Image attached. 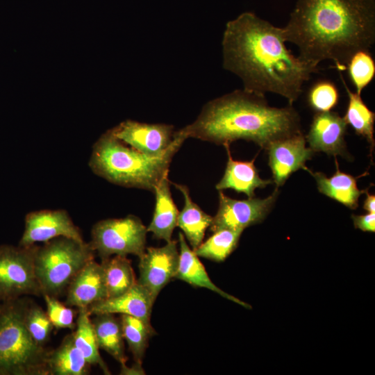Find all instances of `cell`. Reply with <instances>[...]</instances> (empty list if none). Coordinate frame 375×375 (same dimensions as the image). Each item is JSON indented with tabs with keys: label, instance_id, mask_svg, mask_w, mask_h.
I'll return each instance as SVG.
<instances>
[{
	"label": "cell",
	"instance_id": "obj_1",
	"mask_svg": "<svg viewBox=\"0 0 375 375\" xmlns=\"http://www.w3.org/2000/svg\"><path fill=\"white\" fill-rule=\"evenodd\" d=\"M283 28L251 12L229 21L223 34V67L238 76L244 90L286 98L292 105L317 66L295 56L285 45Z\"/></svg>",
	"mask_w": 375,
	"mask_h": 375
},
{
	"label": "cell",
	"instance_id": "obj_2",
	"mask_svg": "<svg viewBox=\"0 0 375 375\" xmlns=\"http://www.w3.org/2000/svg\"><path fill=\"white\" fill-rule=\"evenodd\" d=\"M283 31L303 61L317 66L330 60L344 70L375 42V0H297Z\"/></svg>",
	"mask_w": 375,
	"mask_h": 375
},
{
	"label": "cell",
	"instance_id": "obj_3",
	"mask_svg": "<svg viewBox=\"0 0 375 375\" xmlns=\"http://www.w3.org/2000/svg\"><path fill=\"white\" fill-rule=\"evenodd\" d=\"M301 132L299 117L290 105L274 108L265 96L238 90L207 103L197 119L174 134L217 144L242 139L267 149L272 142Z\"/></svg>",
	"mask_w": 375,
	"mask_h": 375
},
{
	"label": "cell",
	"instance_id": "obj_4",
	"mask_svg": "<svg viewBox=\"0 0 375 375\" xmlns=\"http://www.w3.org/2000/svg\"><path fill=\"white\" fill-rule=\"evenodd\" d=\"M174 139L167 153L153 157L126 144L109 130L93 145L89 166L96 175L112 183L153 192L167 176L172 159L184 142L174 134Z\"/></svg>",
	"mask_w": 375,
	"mask_h": 375
},
{
	"label": "cell",
	"instance_id": "obj_5",
	"mask_svg": "<svg viewBox=\"0 0 375 375\" xmlns=\"http://www.w3.org/2000/svg\"><path fill=\"white\" fill-rule=\"evenodd\" d=\"M28 299L0 303V375H49L50 349L38 344L25 326Z\"/></svg>",
	"mask_w": 375,
	"mask_h": 375
},
{
	"label": "cell",
	"instance_id": "obj_6",
	"mask_svg": "<svg viewBox=\"0 0 375 375\" xmlns=\"http://www.w3.org/2000/svg\"><path fill=\"white\" fill-rule=\"evenodd\" d=\"M95 252L89 242L58 237L38 246L34 257L35 273L42 296L58 299L66 294L72 280Z\"/></svg>",
	"mask_w": 375,
	"mask_h": 375
},
{
	"label": "cell",
	"instance_id": "obj_7",
	"mask_svg": "<svg viewBox=\"0 0 375 375\" xmlns=\"http://www.w3.org/2000/svg\"><path fill=\"white\" fill-rule=\"evenodd\" d=\"M147 229L138 217L106 219L95 223L89 242L101 260L128 254L141 256L146 249Z\"/></svg>",
	"mask_w": 375,
	"mask_h": 375
},
{
	"label": "cell",
	"instance_id": "obj_8",
	"mask_svg": "<svg viewBox=\"0 0 375 375\" xmlns=\"http://www.w3.org/2000/svg\"><path fill=\"white\" fill-rule=\"evenodd\" d=\"M37 247L0 245V303L42 295L34 267Z\"/></svg>",
	"mask_w": 375,
	"mask_h": 375
},
{
	"label": "cell",
	"instance_id": "obj_9",
	"mask_svg": "<svg viewBox=\"0 0 375 375\" xmlns=\"http://www.w3.org/2000/svg\"><path fill=\"white\" fill-rule=\"evenodd\" d=\"M278 194L275 190L265 199L249 197L237 200L219 192V208L212 218L210 230L212 232L223 229H242L261 222L274 203Z\"/></svg>",
	"mask_w": 375,
	"mask_h": 375
},
{
	"label": "cell",
	"instance_id": "obj_10",
	"mask_svg": "<svg viewBox=\"0 0 375 375\" xmlns=\"http://www.w3.org/2000/svg\"><path fill=\"white\" fill-rule=\"evenodd\" d=\"M58 237H66L84 242L80 229L74 224L65 210L32 211L25 217L24 231L19 246L28 247Z\"/></svg>",
	"mask_w": 375,
	"mask_h": 375
},
{
	"label": "cell",
	"instance_id": "obj_11",
	"mask_svg": "<svg viewBox=\"0 0 375 375\" xmlns=\"http://www.w3.org/2000/svg\"><path fill=\"white\" fill-rule=\"evenodd\" d=\"M110 131L126 144L153 157L165 155L174 143V126L165 124H146L126 120Z\"/></svg>",
	"mask_w": 375,
	"mask_h": 375
},
{
	"label": "cell",
	"instance_id": "obj_12",
	"mask_svg": "<svg viewBox=\"0 0 375 375\" xmlns=\"http://www.w3.org/2000/svg\"><path fill=\"white\" fill-rule=\"evenodd\" d=\"M177 244L176 240H171L161 247L146 248L139 257L140 277L137 281L155 300L162 289L175 278L179 262Z\"/></svg>",
	"mask_w": 375,
	"mask_h": 375
},
{
	"label": "cell",
	"instance_id": "obj_13",
	"mask_svg": "<svg viewBox=\"0 0 375 375\" xmlns=\"http://www.w3.org/2000/svg\"><path fill=\"white\" fill-rule=\"evenodd\" d=\"M267 149L269 165L277 188L283 185L293 172L304 169L306 162L314 153L306 147V140L301 132L272 142Z\"/></svg>",
	"mask_w": 375,
	"mask_h": 375
},
{
	"label": "cell",
	"instance_id": "obj_14",
	"mask_svg": "<svg viewBox=\"0 0 375 375\" xmlns=\"http://www.w3.org/2000/svg\"><path fill=\"white\" fill-rule=\"evenodd\" d=\"M65 304L78 308H88L107 298L100 263L94 259L86 263L76 274L66 292Z\"/></svg>",
	"mask_w": 375,
	"mask_h": 375
},
{
	"label": "cell",
	"instance_id": "obj_15",
	"mask_svg": "<svg viewBox=\"0 0 375 375\" xmlns=\"http://www.w3.org/2000/svg\"><path fill=\"white\" fill-rule=\"evenodd\" d=\"M347 124L335 112H317L307 135L310 148L328 155H342Z\"/></svg>",
	"mask_w": 375,
	"mask_h": 375
},
{
	"label": "cell",
	"instance_id": "obj_16",
	"mask_svg": "<svg viewBox=\"0 0 375 375\" xmlns=\"http://www.w3.org/2000/svg\"><path fill=\"white\" fill-rule=\"evenodd\" d=\"M150 292L138 281L126 292L117 297L106 298L88 308L91 315L98 313L127 315L150 323L155 302Z\"/></svg>",
	"mask_w": 375,
	"mask_h": 375
},
{
	"label": "cell",
	"instance_id": "obj_17",
	"mask_svg": "<svg viewBox=\"0 0 375 375\" xmlns=\"http://www.w3.org/2000/svg\"><path fill=\"white\" fill-rule=\"evenodd\" d=\"M179 262L175 278L190 285L205 288L239 305L251 308V306L239 299L225 292L218 288L210 278L207 272L194 250L187 244L182 233H178Z\"/></svg>",
	"mask_w": 375,
	"mask_h": 375
},
{
	"label": "cell",
	"instance_id": "obj_18",
	"mask_svg": "<svg viewBox=\"0 0 375 375\" xmlns=\"http://www.w3.org/2000/svg\"><path fill=\"white\" fill-rule=\"evenodd\" d=\"M224 146L227 151L228 161L224 174L216 185V189H232L244 193L249 198L254 197L256 189L264 188L272 183L271 180H264L259 176L254 159L251 161L235 160L231 155L229 144Z\"/></svg>",
	"mask_w": 375,
	"mask_h": 375
},
{
	"label": "cell",
	"instance_id": "obj_19",
	"mask_svg": "<svg viewBox=\"0 0 375 375\" xmlns=\"http://www.w3.org/2000/svg\"><path fill=\"white\" fill-rule=\"evenodd\" d=\"M153 192L156 205L151 222L147 227V232H151L155 238L168 242L172 240L173 231L177 226L179 212L172 197L167 176L161 179Z\"/></svg>",
	"mask_w": 375,
	"mask_h": 375
},
{
	"label": "cell",
	"instance_id": "obj_20",
	"mask_svg": "<svg viewBox=\"0 0 375 375\" xmlns=\"http://www.w3.org/2000/svg\"><path fill=\"white\" fill-rule=\"evenodd\" d=\"M336 172L334 175L327 177L319 172H310L317 182L318 190L323 194L334 199L351 209L358 206L359 197L364 192L358 188L356 179L351 175L342 172L335 159Z\"/></svg>",
	"mask_w": 375,
	"mask_h": 375
},
{
	"label": "cell",
	"instance_id": "obj_21",
	"mask_svg": "<svg viewBox=\"0 0 375 375\" xmlns=\"http://www.w3.org/2000/svg\"><path fill=\"white\" fill-rule=\"evenodd\" d=\"M47 365L49 375H88L91 366L76 347L73 331L50 350Z\"/></svg>",
	"mask_w": 375,
	"mask_h": 375
},
{
	"label": "cell",
	"instance_id": "obj_22",
	"mask_svg": "<svg viewBox=\"0 0 375 375\" xmlns=\"http://www.w3.org/2000/svg\"><path fill=\"white\" fill-rule=\"evenodd\" d=\"M172 184L182 193L184 198V206L178 213L177 226L182 230L192 249L194 250L203 242L206 231L210 227L213 217L192 201L187 186Z\"/></svg>",
	"mask_w": 375,
	"mask_h": 375
},
{
	"label": "cell",
	"instance_id": "obj_23",
	"mask_svg": "<svg viewBox=\"0 0 375 375\" xmlns=\"http://www.w3.org/2000/svg\"><path fill=\"white\" fill-rule=\"evenodd\" d=\"M91 317L97 344L120 365L126 364L124 337L119 318L112 313H98Z\"/></svg>",
	"mask_w": 375,
	"mask_h": 375
},
{
	"label": "cell",
	"instance_id": "obj_24",
	"mask_svg": "<svg viewBox=\"0 0 375 375\" xmlns=\"http://www.w3.org/2000/svg\"><path fill=\"white\" fill-rule=\"evenodd\" d=\"M100 264L107 298L122 294L137 282L131 262L126 256H112L101 260Z\"/></svg>",
	"mask_w": 375,
	"mask_h": 375
},
{
	"label": "cell",
	"instance_id": "obj_25",
	"mask_svg": "<svg viewBox=\"0 0 375 375\" xmlns=\"http://www.w3.org/2000/svg\"><path fill=\"white\" fill-rule=\"evenodd\" d=\"M76 322L73 333L76 347L90 365H98L104 374L110 375V371L99 353L91 315L87 308L78 309Z\"/></svg>",
	"mask_w": 375,
	"mask_h": 375
},
{
	"label": "cell",
	"instance_id": "obj_26",
	"mask_svg": "<svg viewBox=\"0 0 375 375\" xmlns=\"http://www.w3.org/2000/svg\"><path fill=\"white\" fill-rule=\"evenodd\" d=\"M340 77L349 99L347 111L343 119L347 124L351 125L358 135L365 138L373 148L375 114L364 103L360 94L353 92L349 88L341 74Z\"/></svg>",
	"mask_w": 375,
	"mask_h": 375
},
{
	"label": "cell",
	"instance_id": "obj_27",
	"mask_svg": "<svg viewBox=\"0 0 375 375\" xmlns=\"http://www.w3.org/2000/svg\"><path fill=\"white\" fill-rule=\"evenodd\" d=\"M243 231L231 228L216 231L194 251L198 257L222 262L235 249Z\"/></svg>",
	"mask_w": 375,
	"mask_h": 375
},
{
	"label": "cell",
	"instance_id": "obj_28",
	"mask_svg": "<svg viewBox=\"0 0 375 375\" xmlns=\"http://www.w3.org/2000/svg\"><path fill=\"white\" fill-rule=\"evenodd\" d=\"M119 319L124 340L128 344L135 362L142 364L149 339L155 334V331L151 323L133 316L121 315Z\"/></svg>",
	"mask_w": 375,
	"mask_h": 375
},
{
	"label": "cell",
	"instance_id": "obj_29",
	"mask_svg": "<svg viewBox=\"0 0 375 375\" xmlns=\"http://www.w3.org/2000/svg\"><path fill=\"white\" fill-rule=\"evenodd\" d=\"M24 323L33 340L38 344L45 347L54 327L47 312L30 299L25 309Z\"/></svg>",
	"mask_w": 375,
	"mask_h": 375
},
{
	"label": "cell",
	"instance_id": "obj_30",
	"mask_svg": "<svg viewBox=\"0 0 375 375\" xmlns=\"http://www.w3.org/2000/svg\"><path fill=\"white\" fill-rule=\"evenodd\" d=\"M346 69L356 89V93L360 94L374 79L375 62L369 51H360L351 58Z\"/></svg>",
	"mask_w": 375,
	"mask_h": 375
},
{
	"label": "cell",
	"instance_id": "obj_31",
	"mask_svg": "<svg viewBox=\"0 0 375 375\" xmlns=\"http://www.w3.org/2000/svg\"><path fill=\"white\" fill-rule=\"evenodd\" d=\"M338 100L339 92L336 85L327 80L316 82L308 94L310 106L317 112L330 111L338 104Z\"/></svg>",
	"mask_w": 375,
	"mask_h": 375
},
{
	"label": "cell",
	"instance_id": "obj_32",
	"mask_svg": "<svg viewBox=\"0 0 375 375\" xmlns=\"http://www.w3.org/2000/svg\"><path fill=\"white\" fill-rule=\"evenodd\" d=\"M42 297L47 306V314L53 327L74 331L76 326L75 310L56 297L48 294H43Z\"/></svg>",
	"mask_w": 375,
	"mask_h": 375
},
{
	"label": "cell",
	"instance_id": "obj_33",
	"mask_svg": "<svg viewBox=\"0 0 375 375\" xmlns=\"http://www.w3.org/2000/svg\"><path fill=\"white\" fill-rule=\"evenodd\" d=\"M352 219L356 228H359L362 231H375V213L368 212L362 215H352Z\"/></svg>",
	"mask_w": 375,
	"mask_h": 375
},
{
	"label": "cell",
	"instance_id": "obj_34",
	"mask_svg": "<svg viewBox=\"0 0 375 375\" xmlns=\"http://www.w3.org/2000/svg\"><path fill=\"white\" fill-rule=\"evenodd\" d=\"M144 370L142 367V364L135 362L134 365L129 367L126 364L121 365L120 374H142Z\"/></svg>",
	"mask_w": 375,
	"mask_h": 375
},
{
	"label": "cell",
	"instance_id": "obj_35",
	"mask_svg": "<svg viewBox=\"0 0 375 375\" xmlns=\"http://www.w3.org/2000/svg\"><path fill=\"white\" fill-rule=\"evenodd\" d=\"M366 199L363 203V208L368 212H375V197L365 191Z\"/></svg>",
	"mask_w": 375,
	"mask_h": 375
}]
</instances>
